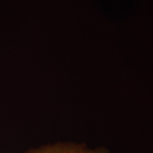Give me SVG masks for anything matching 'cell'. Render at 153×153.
<instances>
[{"mask_svg": "<svg viewBox=\"0 0 153 153\" xmlns=\"http://www.w3.org/2000/svg\"><path fill=\"white\" fill-rule=\"evenodd\" d=\"M23 153H111L105 148H89L82 144L59 143L43 146Z\"/></svg>", "mask_w": 153, "mask_h": 153, "instance_id": "1", "label": "cell"}]
</instances>
